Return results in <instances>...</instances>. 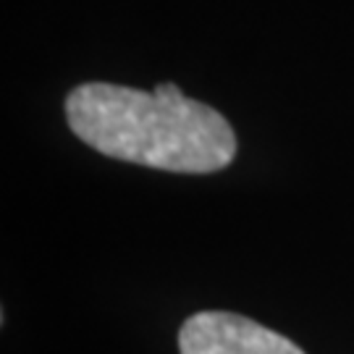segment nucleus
Masks as SVG:
<instances>
[{
    "label": "nucleus",
    "instance_id": "f257e3e1",
    "mask_svg": "<svg viewBox=\"0 0 354 354\" xmlns=\"http://www.w3.org/2000/svg\"><path fill=\"white\" fill-rule=\"evenodd\" d=\"M66 118L97 152L174 174H213L236 155V134L223 115L187 97L176 84L152 92L89 82L66 97Z\"/></svg>",
    "mask_w": 354,
    "mask_h": 354
},
{
    "label": "nucleus",
    "instance_id": "f03ea898",
    "mask_svg": "<svg viewBox=\"0 0 354 354\" xmlns=\"http://www.w3.org/2000/svg\"><path fill=\"white\" fill-rule=\"evenodd\" d=\"M181 354H304L276 330L234 313H197L178 333Z\"/></svg>",
    "mask_w": 354,
    "mask_h": 354
}]
</instances>
